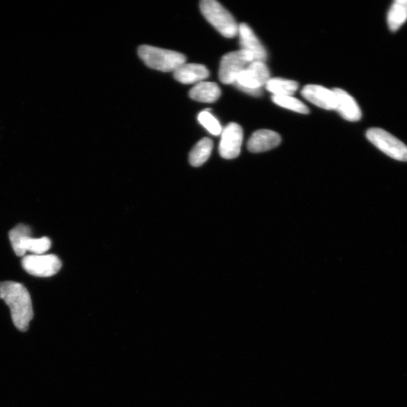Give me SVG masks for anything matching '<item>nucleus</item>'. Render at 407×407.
Here are the masks:
<instances>
[{
  "label": "nucleus",
  "mask_w": 407,
  "mask_h": 407,
  "mask_svg": "<svg viewBox=\"0 0 407 407\" xmlns=\"http://www.w3.org/2000/svg\"><path fill=\"white\" fill-rule=\"evenodd\" d=\"M406 20L407 0H397L388 14V28L391 31L395 32L401 28Z\"/></svg>",
  "instance_id": "16"
},
{
  "label": "nucleus",
  "mask_w": 407,
  "mask_h": 407,
  "mask_svg": "<svg viewBox=\"0 0 407 407\" xmlns=\"http://www.w3.org/2000/svg\"><path fill=\"white\" fill-rule=\"evenodd\" d=\"M220 95L221 90L217 84L210 82L199 83L190 92L192 100L201 103H214Z\"/></svg>",
  "instance_id": "15"
},
{
  "label": "nucleus",
  "mask_w": 407,
  "mask_h": 407,
  "mask_svg": "<svg viewBox=\"0 0 407 407\" xmlns=\"http://www.w3.org/2000/svg\"><path fill=\"white\" fill-rule=\"evenodd\" d=\"M22 265L23 269L33 276L49 278L56 275L62 263L54 254H31L24 256Z\"/></svg>",
  "instance_id": "8"
},
{
  "label": "nucleus",
  "mask_w": 407,
  "mask_h": 407,
  "mask_svg": "<svg viewBox=\"0 0 407 407\" xmlns=\"http://www.w3.org/2000/svg\"><path fill=\"white\" fill-rule=\"evenodd\" d=\"M301 94L308 101L326 110H335L336 99L333 90L322 85H307Z\"/></svg>",
  "instance_id": "11"
},
{
  "label": "nucleus",
  "mask_w": 407,
  "mask_h": 407,
  "mask_svg": "<svg viewBox=\"0 0 407 407\" xmlns=\"http://www.w3.org/2000/svg\"><path fill=\"white\" fill-rule=\"evenodd\" d=\"M253 62V58L244 50L229 52L221 59L219 78L221 83L234 85L238 76Z\"/></svg>",
  "instance_id": "7"
},
{
  "label": "nucleus",
  "mask_w": 407,
  "mask_h": 407,
  "mask_svg": "<svg viewBox=\"0 0 407 407\" xmlns=\"http://www.w3.org/2000/svg\"><path fill=\"white\" fill-rule=\"evenodd\" d=\"M333 91L336 99L335 110L340 116L347 121H359L362 117V113L355 99L341 88H334Z\"/></svg>",
  "instance_id": "12"
},
{
  "label": "nucleus",
  "mask_w": 407,
  "mask_h": 407,
  "mask_svg": "<svg viewBox=\"0 0 407 407\" xmlns=\"http://www.w3.org/2000/svg\"><path fill=\"white\" fill-rule=\"evenodd\" d=\"M0 299L10 307L13 322L21 332L28 331L33 317L31 297L29 292L20 283L0 282Z\"/></svg>",
  "instance_id": "1"
},
{
  "label": "nucleus",
  "mask_w": 407,
  "mask_h": 407,
  "mask_svg": "<svg viewBox=\"0 0 407 407\" xmlns=\"http://www.w3.org/2000/svg\"><path fill=\"white\" fill-rule=\"evenodd\" d=\"M270 78L269 69L265 62L254 61L238 76L234 85L243 92L259 97Z\"/></svg>",
  "instance_id": "5"
},
{
  "label": "nucleus",
  "mask_w": 407,
  "mask_h": 407,
  "mask_svg": "<svg viewBox=\"0 0 407 407\" xmlns=\"http://www.w3.org/2000/svg\"><path fill=\"white\" fill-rule=\"evenodd\" d=\"M265 86L274 96H292L297 91L299 84L289 79L270 78Z\"/></svg>",
  "instance_id": "17"
},
{
  "label": "nucleus",
  "mask_w": 407,
  "mask_h": 407,
  "mask_svg": "<svg viewBox=\"0 0 407 407\" xmlns=\"http://www.w3.org/2000/svg\"><path fill=\"white\" fill-rule=\"evenodd\" d=\"M214 143L210 138H203L190 153V163L194 167L201 166L208 161L213 150Z\"/></svg>",
  "instance_id": "18"
},
{
  "label": "nucleus",
  "mask_w": 407,
  "mask_h": 407,
  "mask_svg": "<svg viewBox=\"0 0 407 407\" xmlns=\"http://www.w3.org/2000/svg\"><path fill=\"white\" fill-rule=\"evenodd\" d=\"M210 75L206 66L198 64L184 63L174 72L176 81L183 84L199 83L205 81Z\"/></svg>",
  "instance_id": "14"
},
{
  "label": "nucleus",
  "mask_w": 407,
  "mask_h": 407,
  "mask_svg": "<svg viewBox=\"0 0 407 407\" xmlns=\"http://www.w3.org/2000/svg\"><path fill=\"white\" fill-rule=\"evenodd\" d=\"M367 138L376 147L395 160L407 162V147L388 131L378 128H370Z\"/></svg>",
  "instance_id": "6"
},
{
  "label": "nucleus",
  "mask_w": 407,
  "mask_h": 407,
  "mask_svg": "<svg viewBox=\"0 0 407 407\" xmlns=\"http://www.w3.org/2000/svg\"><path fill=\"white\" fill-rule=\"evenodd\" d=\"M31 234V227L23 224L16 226L8 233L17 256H24L28 251L34 255H42L50 249L51 242L49 238H34Z\"/></svg>",
  "instance_id": "2"
},
{
  "label": "nucleus",
  "mask_w": 407,
  "mask_h": 407,
  "mask_svg": "<svg viewBox=\"0 0 407 407\" xmlns=\"http://www.w3.org/2000/svg\"><path fill=\"white\" fill-rule=\"evenodd\" d=\"M272 100L279 107L302 114L309 113L307 106L294 97L272 95Z\"/></svg>",
  "instance_id": "19"
},
{
  "label": "nucleus",
  "mask_w": 407,
  "mask_h": 407,
  "mask_svg": "<svg viewBox=\"0 0 407 407\" xmlns=\"http://www.w3.org/2000/svg\"><path fill=\"white\" fill-rule=\"evenodd\" d=\"M221 135L222 138L219 147L221 157L233 159L240 156L244 138L242 128L237 123H229Z\"/></svg>",
  "instance_id": "9"
},
{
  "label": "nucleus",
  "mask_w": 407,
  "mask_h": 407,
  "mask_svg": "<svg viewBox=\"0 0 407 407\" xmlns=\"http://www.w3.org/2000/svg\"><path fill=\"white\" fill-rule=\"evenodd\" d=\"M138 56L149 67L163 72H174L187 60L180 52L145 45L139 47Z\"/></svg>",
  "instance_id": "3"
},
{
  "label": "nucleus",
  "mask_w": 407,
  "mask_h": 407,
  "mask_svg": "<svg viewBox=\"0 0 407 407\" xmlns=\"http://www.w3.org/2000/svg\"><path fill=\"white\" fill-rule=\"evenodd\" d=\"M238 36H240L241 49L251 56L254 61L265 62L267 60V52L253 30L247 24L238 25Z\"/></svg>",
  "instance_id": "10"
},
{
  "label": "nucleus",
  "mask_w": 407,
  "mask_h": 407,
  "mask_svg": "<svg viewBox=\"0 0 407 407\" xmlns=\"http://www.w3.org/2000/svg\"><path fill=\"white\" fill-rule=\"evenodd\" d=\"M201 13L215 28L227 38L238 33V26L234 17L215 0H203L200 3Z\"/></svg>",
  "instance_id": "4"
},
{
  "label": "nucleus",
  "mask_w": 407,
  "mask_h": 407,
  "mask_svg": "<svg viewBox=\"0 0 407 407\" xmlns=\"http://www.w3.org/2000/svg\"><path fill=\"white\" fill-rule=\"evenodd\" d=\"M199 122L205 127L211 135H219L222 134V127L219 121L212 115L209 110H204L199 114Z\"/></svg>",
  "instance_id": "20"
},
{
  "label": "nucleus",
  "mask_w": 407,
  "mask_h": 407,
  "mask_svg": "<svg viewBox=\"0 0 407 407\" xmlns=\"http://www.w3.org/2000/svg\"><path fill=\"white\" fill-rule=\"evenodd\" d=\"M281 141V138L277 132L267 129L258 130L250 138L247 148L254 153L267 152L277 147Z\"/></svg>",
  "instance_id": "13"
}]
</instances>
